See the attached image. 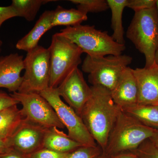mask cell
I'll return each instance as SVG.
<instances>
[{"label":"cell","instance_id":"1","mask_svg":"<svg viewBox=\"0 0 158 158\" xmlns=\"http://www.w3.org/2000/svg\"><path fill=\"white\" fill-rule=\"evenodd\" d=\"M90 88L91 95L80 116L90 135L103 152L119 107L113 101L110 90L100 86H92Z\"/></svg>","mask_w":158,"mask_h":158},{"label":"cell","instance_id":"2","mask_svg":"<svg viewBox=\"0 0 158 158\" xmlns=\"http://www.w3.org/2000/svg\"><path fill=\"white\" fill-rule=\"evenodd\" d=\"M157 131L138 121L119 108L103 152L110 156L125 152L133 151L144 141L151 138Z\"/></svg>","mask_w":158,"mask_h":158},{"label":"cell","instance_id":"3","mask_svg":"<svg viewBox=\"0 0 158 158\" xmlns=\"http://www.w3.org/2000/svg\"><path fill=\"white\" fill-rule=\"evenodd\" d=\"M59 33L93 58L119 56L126 49L125 45L117 43L106 31L98 30L94 26L67 27Z\"/></svg>","mask_w":158,"mask_h":158},{"label":"cell","instance_id":"4","mask_svg":"<svg viewBox=\"0 0 158 158\" xmlns=\"http://www.w3.org/2000/svg\"><path fill=\"white\" fill-rule=\"evenodd\" d=\"M126 36L144 55L145 68L155 63L158 48V13L157 6L135 12Z\"/></svg>","mask_w":158,"mask_h":158},{"label":"cell","instance_id":"5","mask_svg":"<svg viewBox=\"0 0 158 158\" xmlns=\"http://www.w3.org/2000/svg\"><path fill=\"white\" fill-rule=\"evenodd\" d=\"M48 49L50 65L49 87L56 88L81 63L83 52L76 44L59 33L53 35Z\"/></svg>","mask_w":158,"mask_h":158},{"label":"cell","instance_id":"6","mask_svg":"<svg viewBox=\"0 0 158 158\" xmlns=\"http://www.w3.org/2000/svg\"><path fill=\"white\" fill-rule=\"evenodd\" d=\"M132 58L125 55L93 58L87 55L82 69L88 73L92 86H100L112 91L122 73L131 63Z\"/></svg>","mask_w":158,"mask_h":158},{"label":"cell","instance_id":"7","mask_svg":"<svg viewBox=\"0 0 158 158\" xmlns=\"http://www.w3.org/2000/svg\"><path fill=\"white\" fill-rule=\"evenodd\" d=\"M24 65L25 71L17 92L40 94L49 88L50 65L48 48L38 45L27 52Z\"/></svg>","mask_w":158,"mask_h":158},{"label":"cell","instance_id":"8","mask_svg":"<svg viewBox=\"0 0 158 158\" xmlns=\"http://www.w3.org/2000/svg\"><path fill=\"white\" fill-rule=\"evenodd\" d=\"M56 111L62 124L68 130L70 138L83 145H98L81 116L61 98L56 88H49L40 93Z\"/></svg>","mask_w":158,"mask_h":158},{"label":"cell","instance_id":"9","mask_svg":"<svg viewBox=\"0 0 158 158\" xmlns=\"http://www.w3.org/2000/svg\"><path fill=\"white\" fill-rule=\"evenodd\" d=\"M10 95L22 105L21 111L27 121L46 128H65L53 108L40 94L15 92Z\"/></svg>","mask_w":158,"mask_h":158},{"label":"cell","instance_id":"10","mask_svg":"<svg viewBox=\"0 0 158 158\" xmlns=\"http://www.w3.org/2000/svg\"><path fill=\"white\" fill-rule=\"evenodd\" d=\"M57 89L60 96L80 116L91 93L82 72L78 67L75 69Z\"/></svg>","mask_w":158,"mask_h":158},{"label":"cell","instance_id":"11","mask_svg":"<svg viewBox=\"0 0 158 158\" xmlns=\"http://www.w3.org/2000/svg\"><path fill=\"white\" fill-rule=\"evenodd\" d=\"M46 128L23 119L8 140L10 148L25 155L43 148Z\"/></svg>","mask_w":158,"mask_h":158},{"label":"cell","instance_id":"12","mask_svg":"<svg viewBox=\"0 0 158 158\" xmlns=\"http://www.w3.org/2000/svg\"><path fill=\"white\" fill-rule=\"evenodd\" d=\"M132 71L138 85V103L158 106V64Z\"/></svg>","mask_w":158,"mask_h":158},{"label":"cell","instance_id":"13","mask_svg":"<svg viewBox=\"0 0 158 158\" xmlns=\"http://www.w3.org/2000/svg\"><path fill=\"white\" fill-rule=\"evenodd\" d=\"M23 69V56L15 53L0 56V88L17 92L22 83L21 73Z\"/></svg>","mask_w":158,"mask_h":158},{"label":"cell","instance_id":"14","mask_svg":"<svg viewBox=\"0 0 158 158\" xmlns=\"http://www.w3.org/2000/svg\"><path fill=\"white\" fill-rule=\"evenodd\" d=\"M114 103L120 109L138 103V88L132 69L127 67L111 91Z\"/></svg>","mask_w":158,"mask_h":158},{"label":"cell","instance_id":"15","mask_svg":"<svg viewBox=\"0 0 158 158\" xmlns=\"http://www.w3.org/2000/svg\"><path fill=\"white\" fill-rule=\"evenodd\" d=\"M53 11H46L40 17L35 25L24 37L16 43V48L27 52L38 46L40 38L46 32L53 28L52 26Z\"/></svg>","mask_w":158,"mask_h":158},{"label":"cell","instance_id":"16","mask_svg":"<svg viewBox=\"0 0 158 158\" xmlns=\"http://www.w3.org/2000/svg\"><path fill=\"white\" fill-rule=\"evenodd\" d=\"M59 128L47 129L43 142L44 148L61 153H69L85 145L74 141Z\"/></svg>","mask_w":158,"mask_h":158},{"label":"cell","instance_id":"17","mask_svg":"<svg viewBox=\"0 0 158 158\" xmlns=\"http://www.w3.org/2000/svg\"><path fill=\"white\" fill-rule=\"evenodd\" d=\"M24 117L17 105L0 111V140L7 141L21 124Z\"/></svg>","mask_w":158,"mask_h":158},{"label":"cell","instance_id":"18","mask_svg":"<svg viewBox=\"0 0 158 158\" xmlns=\"http://www.w3.org/2000/svg\"><path fill=\"white\" fill-rule=\"evenodd\" d=\"M121 110L142 124L158 129L157 105L137 103Z\"/></svg>","mask_w":158,"mask_h":158},{"label":"cell","instance_id":"19","mask_svg":"<svg viewBox=\"0 0 158 158\" xmlns=\"http://www.w3.org/2000/svg\"><path fill=\"white\" fill-rule=\"evenodd\" d=\"M107 2L112 13L111 27L113 30L112 37L117 43L125 45L122 17L123 10L127 7L128 0H107Z\"/></svg>","mask_w":158,"mask_h":158},{"label":"cell","instance_id":"20","mask_svg":"<svg viewBox=\"0 0 158 158\" xmlns=\"http://www.w3.org/2000/svg\"><path fill=\"white\" fill-rule=\"evenodd\" d=\"M53 11V27L59 26L67 27L78 25L88 19L87 14L77 9H66L58 6Z\"/></svg>","mask_w":158,"mask_h":158},{"label":"cell","instance_id":"21","mask_svg":"<svg viewBox=\"0 0 158 158\" xmlns=\"http://www.w3.org/2000/svg\"><path fill=\"white\" fill-rule=\"evenodd\" d=\"M53 0H12L11 6L17 17L24 18L29 22L34 20L41 6Z\"/></svg>","mask_w":158,"mask_h":158},{"label":"cell","instance_id":"22","mask_svg":"<svg viewBox=\"0 0 158 158\" xmlns=\"http://www.w3.org/2000/svg\"><path fill=\"white\" fill-rule=\"evenodd\" d=\"M69 2L77 5L78 9L87 15L89 12H102L109 8L106 0H70Z\"/></svg>","mask_w":158,"mask_h":158},{"label":"cell","instance_id":"23","mask_svg":"<svg viewBox=\"0 0 158 158\" xmlns=\"http://www.w3.org/2000/svg\"><path fill=\"white\" fill-rule=\"evenodd\" d=\"M102 152L101 148L98 145H85L69 152L65 158H96Z\"/></svg>","mask_w":158,"mask_h":158},{"label":"cell","instance_id":"24","mask_svg":"<svg viewBox=\"0 0 158 158\" xmlns=\"http://www.w3.org/2000/svg\"><path fill=\"white\" fill-rule=\"evenodd\" d=\"M133 151L138 158H158V149L150 139L145 140Z\"/></svg>","mask_w":158,"mask_h":158},{"label":"cell","instance_id":"25","mask_svg":"<svg viewBox=\"0 0 158 158\" xmlns=\"http://www.w3.org/2000/svg\"><path fill=\"white\" fill-rule=\"evenodd\" d=\"M69 153H61L48 148H42L26 155L27 158H65Z\"/></svg>","mask_w":158,"mask_h":158},{"label":"cell","instance_id":"26","mask_svg":"<svg viewBox=\"0 0 158 158\" xmlns=\"http://www.w3.org/2000/svg\"><path fill=\"white\" fill-rule=\"evenodd\" d=\"M156 2L157 0H128L127 7L136 12L154 8Z\"/></svg>","mask_w":158,"mask_h":158},{"label":"cell","instance_id":"27","mask_svg":"<svg viewBox=\"0 0 158 158\" xmlns=\"http://www.w3.org/2000/svg\"><path fill=\"white\" fill-rule=\"evenodd\" d=\"M19 104V102L10 94L0 90V111Z\"/></svg>","mask_w":158,"mask_h":158},{"label":"cell","instance_id":"28","mask_svg":"<svg viewBox=\"0 0 158 158\" xmlns=\"http://www.w3.org/2000/svg\"><path fill=\"white\" fill-rule=\"evenodd\" d=\"M15 17H17V15L11 5L6 7L0 6V27L6 21Z\"/></svg>","mask_w":158,"mask_h":158},{"label":"cell","instance_id":"29","mask_svg":"<svg viewBox=\"0 0 158 158\" xmlns=\"http://www.w3.org/2000/svg\"><path fill=\"white\" fill-rule=\"evenodd\" d=\"M0 158H27L25 155L15 150L10 148L0 154Z\"/></svg>","mask_w":158,"mask_h":158},{"label":"cell","instance_id":"30","mask_svg":"<svg viewBox=\"0 0 158 158\" xmlns=\"http://www.w3.org/2000/svg\"><path fill=\"white\" fill-rule=\"evenodd\" d=\"M109 158H138V157L134 151H127L109 156Z\"/></svg>","mask_w":158,"mask_h":158},{"label":"cell","instance_id":"31","mask_svg":"<svg viewBox=\"0 0 158 158\" xmlns=\"http://www.w3.org/2000/svg\"><path fill=\"white\" fill-rule=\"evenodd\" d=\"M10 148H11L9 146L8 141H3L0 140V154L7 151Z\"/></svg>","mask_w":158,"mask_h":158},{"label":"cell","instance_id":"32","mask_svg":"<svg viewBox=\"0 0 158 158\" xmlns=\"http://www.w3.org/2000/svg\"><path fill=\"white\" fill-rule=\"evenodd\" d=\"M150 139L158 149V129L156 134L151 138H150Z\"/></svg>","mask_w":158,"mask_h":158},{"label":"cell","instance_id":"33","mask_svg":"<svg viewBox=\"0 0 158 158\" xmlns=\"http://www.w3.org/2000/svg\"><path fill=\"white\" fill-rule=\"evenodd\" d=\"M156 6L157 8L158 13V0H157L156 2ZM155 63L158 65V48L157 51L156 53L155 57Z\"/></svg>","mask_w":158,"mask_h":158},{"label":"cell","instance_id":"34","mask_svg":"<svg viewBox=\"0 0 158 158\" xmlns=\"http://www.w3.org/2000/svg\"><path fill=\"white\" fill-rule=\"evenodd\" d=\"M96 158H109V156H107L104 152H103L100 155Z\"/></svg>","mask_w":158,"mask_h":158},{"label":"cell","instance_id":"35","mask_svg":"<svg viewBox=\"0 0 158 158\" xmlns=\"http://www.w3.org/2000/svg\"><path fill=\"white\" fill-rule=\"evenodd\" d=\"M3 44L2 41L1 40H0V53L1 52V51H2V45Z\"/></svg>","mask_w":158,"mask_h":158}]
</instances>
